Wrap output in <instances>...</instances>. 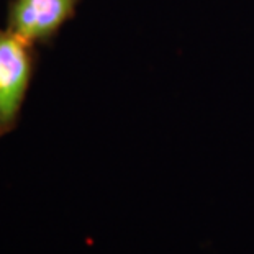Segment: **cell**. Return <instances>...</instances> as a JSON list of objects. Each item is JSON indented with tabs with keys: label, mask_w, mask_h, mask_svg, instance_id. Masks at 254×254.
Wrapping results in <instances>:
<instances>
[{
	"label": "cell",
	"mask_w": 254,
	"mask_h": 254,
	"mask_svg": "<svg viewBox=\"0 0 254 254\" xmlns=\"http://www.w3.org/2000/svg\"><path fill=\"white\" fill-rule=\"evenodd\" d=\"M36 63L35 45L0 28V138L18 125Z\"/></svg>",
	"instance_id": "obj_1"
},
{
	"label": "cell",
	"mask_w": 254,
	"mask_h": 254,
	"mask_svg": "<svg viewBox=\"0 0 254 254\" xmlns=\"http://www.w3.org/2000/svg\"><path fill=\"white\" fill-rule=\"evenodd\" d=\"M80 0H10L7 30L35 46L51 45Z\"/></svg>",
	"instance_id": "obj_2"
}]
</instances>
